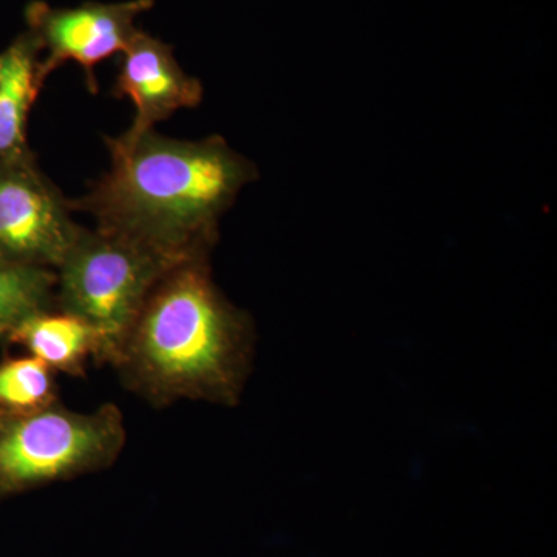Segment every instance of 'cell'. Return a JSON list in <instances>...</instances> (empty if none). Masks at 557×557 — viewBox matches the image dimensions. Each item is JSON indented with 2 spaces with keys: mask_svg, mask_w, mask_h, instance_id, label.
Here are the masks:
<instances>
[{
  "mask_svg": "<svg viewBox=\"0 0 557 557\" xmlns=\"http://www.w3.org/2000/svg\"><path fill=\"white\" fill-rule=\"evenodd\" d=\"M40 47L32 32L0 53V160L20 159L27 148V123L42 89Z\"/></svg>",
  "mask_w": 557,
  "mask_h": 557,
  "instance_id": "obj_9",
  "label": "cell"
},
{
  "mask_svg": "<svg viewBox=\"0 0 557 557\" xmlns=\"http://www.w3.org/2000/svg\"><path fill=\"white\" fill-rule=\"evenodd\" d=\"M30 153L0 160V260L57 270L83 226Z\"/></svg>",
  "mask_w": 557,
  "mask_h": 557,
  "instance_id": "obj_5",
  "label": "cell"
},
{
  "mask_svg": "<svg viewBox=\"0 0 557 557\" xmlns=\"http://www.w3.org/2000/svg\"><path fill=\"white\" fill-rule=\"evenodd\" d=\"M121 57L115 94L135 106L134 123L121 138H137L177 110L197 108L203 100L200 81L182 69L163 40L138 30Z\"/></svg>",
  "mask_w": 557,
  "mask_h": 557,
  "instance_id": "obj_7",
  "label": "cell"
},
{
  "mask_svg": "<svg viewBox=\"0 0 557 557\" xmlns=\"http://www.w3.org/2000/svg\"><path fill=\"white\" fill-rule=\"evenodd\" d=\"M153 7V0H124L116 3L87 2L75 9H54L46 2L28 7L27 21L44 58L40 79L46 83L65 62L84 69L89 87L97 89L95 67L123 53L139 30L135 22Z\"/></svg>",
  "mask_w": 557,
  "mask_h": 557,
  "instance_id": "obj_6",
  "label": "cell"
},
{
  "mask_svg": "<svg viewBox=\"0 0 557 557\" xmlns=\"http://www.w3.org/2000/svg\"><path fill=\"white\" fill-rule=\"evenodd\" d=\"M106 143L108 174L83 199L69 200L70 209L175 260L209 256L220 218L258 178L255 164L219 135L188 141L150 129Z\"/></svg>",
  "mask_w": 557,
  "mask_h": 557,
  "instance_id": "obj_1",
  "label": "cell"
},
{
  "mask_svg": "<svg viewBox=\"0 0 557 557\" xmlns=\"http://www.w3.org/2000/svg\"><path fill=\"white\" fill-rule=\"evenodd\" d=\"M57 401L53 370L32 357L14 358L0 364V412L25 416Z\"/></svg>",
  "mask_w": 557,
  "mask_h": 557,
  "instance_id": "obj_11",
  "label": "cell"
},
{
  "mask_svg": "<svg viewBox=\"0 0 557 557\" xmlns=\"http://www.w3.org/2000/svg\"><path fill=\"white\" fill-rule=\"evenodd\" d=\"M2 417H3V413H2V412H0V418H2Z\"/></svg>",
  "mask_w": 557,
  "mask_h": 557,
  "instance_id": "obj_12",
  "label": "cell"
},
{
  "mask_svg": "<svg viewBox=\"0 0 557 557\" xmlns=\"http://www.w3.org/2000/svg\"><path fill=\"white\" fill-rule=\"evenodd\" d=\"M11 343L21 344L32 357L51 370L79 375L87 359L112 361L113 350L104 333L89 322L65 311L50 309L32 314L10 333Z\"/></svg>",
  "mask_w": 557,
  "mask_h": 557,
  "instance_id": "obj_8",
  "label": "cell"
},
{
  "mask_svg": "<svg viewBox=\"0 0 557 557\" xmlns=\"http://www.w3.org/2000/svg\"><path fill=\"white\" fill-rule=\"evenodd\" d=\"M255 325L212 278L209 256L172 267L121 341L112 364L156 406H236L251 373Z\"/></svg>",
  "mask_w": 557,
  "mask_h": 557,
  "instance_id": "obj_2",
  "label": "cell"
},
{
  "mask_svg": "<svg viewBox=\"0 0 557 557\" xmlns=\"http://www.w3.org/2000/svg\"><path fill=\"white\" fill-rule=\"evenodd\" d=\"M180 262L131 237L81 228L54 270V309L84 319L104 333L113 361L149 293Z\"/></svg>",
  "mask_w": 557,
  "mask_h": 557,
  "instance_id": "obj_4",
  "label": "cell"
},
{
  "mask_svg": "<svg viewBox=\"0 0 557 557\" xmlns=\"http://www.w3.org/2000/svg\"><path fill=\"white\" fill-rule=\"evenodd\" d=\"M57 271L0 260V336H9L24 319L54 309Z\"/></svg>",
  "mask_w": 557,
  "mask_h": 557,
  "instance_id": "obj_10",
  "label": "cell"
},
{
  "mask_svg": "<svg viewBox=\"0 0 557 557\" xmlns=\"http://www.w3.org/2000/svg\"><path fill=\"white\" fill-rule=\"evenodd\" d=\"M115 405L75 412L54 401L0 418V498L112 467L126 445Z\"/></svg>",
  "mask_w": 557,
  "mask_h": 557,
  "instance_id": "obj_3",
  "label": "cell"
}]
</instances>
